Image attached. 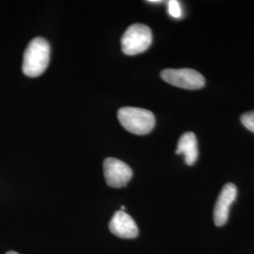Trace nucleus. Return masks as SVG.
<instances>
[{"label":"nucleus","instance_id":"10","mask_svg":"<svg viewBox=\"0 0 254 254\" xmlns=\"http://www.w3.org/2000/svg\"><path fill=\"white\" fill-rule=\"evenodd\" d=\"M241 123L243 126L254 133V111L247 112L241 116Z\"/></svg>","mask_w":254,"mask_h":254},{"label":"nucleus","instance_id":"11","mask_svg":"<svg viewBox=\"0 0 254 254\" xmlns=\"http://www.w3.org/2000/svg\"><path fill=\"white\" fill-rule=\"evenodd\" d=\"M17 254V253H15V252H8V253H7V254Z\"/></svg>","mask_w":254,"mask_h":254},{"label":"nucleus","instance_id":"6","mask_svg":"<svg viewBox=\"0 0 254 254\" xmlns=\"http://www.w3.org/2000/svg\"><path fill=\"white\" fill-rule=\"evenodd\" d=\"M237 189L232 183L226 184L218 196L214 209V221L217 226L226 224L229 218L230 206L236 200Z\"/></svg>","mask_w":254,"mask_h":254},{"label":"nucleus","instance_id":"4","mask_svg":"<svg viewBox=\"0 0 254 254\" xmlns=\"http://www.w3.org/2000/svg\"><path fill=\"white\" fill-rule=\"evenodd\" d=\"M164 81L186 90H199L205 85L204 77L192 69H165L160 73Z\"/></svg>","mask_w":254,"mask_h":254},{"label":"nucleus","instance_id":"9","mask_svg":"<svg viewBox=\"0 0 254 254\" xmlns=\"http://www.w3.org/2000/svg\"><path fill=\"white\" fill-rule=\"evenodd\" d=\"M169 13L173 18H180L182 16L181 5L176 0H171L168 2Z\"/></svg>","mask_w":254,"mask_h":254},{"label":"nucleus","instance_id":"3","mask_svg":"<svg viewBox=\"0 0 254 254\" xmlns=\"http://www.w3.org/2000/svg\"><path fill=\"white\" fill-rule=\"evenodd\" d=\"M153 34L150 27L135 24L128 27L122 37V51L127 56H135L146 51L152 44Z\"/></svg>","mask_w":254,"mask_h":254},{"label":"nucleus","instance_id":"2","mask_svg":"<svg viewBox=\"0 0 254 254\" xmlns=\"http://www.w3.org/2000/svg\"><path fill=\"white\" fill-rule=\"evenodd\" d=\"M119 122L128 132L146 135L154 129L155 118L153 112L138 108H122L118 111Z\"/></svg>","mask_w":254,"mask_h":254},{"label":"nucleus","instance_id":"5","mask_svg":"<svg viewBox=\"0 0 254 254\" xmlns=\"http://www.w3.org/2000/svg\"><path fill=\"white\" fill-rule=\"evenodd\" d=\"M103 168L106 182L111 188H124L132 179V169L117 158L109 157L105 159Z\"/></svg>","mask_w":254,"mask_h":254},{"label":"nucleus","instance_id":"1","mask_svg":"<svg viewBox=\"0 0 254 254\" xmlns=\"http://www.w3.org/2000/svg\"><path fill=\"white\" fill-rule=\"evenodd\" d=\"M50 62V46L45 38L37 37L27 46L23 59V73L38 77L46 71Z\"/></svg>","mask_w":254,"mask_h":254},{"label":"nucleus","instance_id":"8","mask_svg":"<svg viewBox=\"0 0 254 254\" xmlns=\"http://www.w3.org/2000/svg\"><path fill=\"white\" fill-rule=\"evenodd\" d=\"M175 153L177 154H183L186 163L189 166L194 165L199 155L198 142L195 134L192 132H187L183 134L178 141Z\"/></svg>","mask_w":254,"mask_h":254},{"label":"nucleus","instance_id":"7","mask_svg":"<svg viewBox=\"0 0 254 254\" xmlns=\"http://www.w3.org/2000/svg\"><path fill=\"white\" fill-rule=\"evenodd\" d=\"M109 231L121 238L131 239L135 238L138 235V228L135 220L125 211H117L109 224Z\"/></svg>","mask_w":254,"mask_h":254}]
</instances>
